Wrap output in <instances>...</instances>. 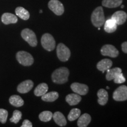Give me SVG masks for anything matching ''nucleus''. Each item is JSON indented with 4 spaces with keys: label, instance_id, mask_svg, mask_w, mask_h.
<instances>
[{
    "label": "nucleus",
    "instance_id": "f257e3e1",
    "mask_svg": "<svg viewBox=\"0 0 127 127\" xmlns=\"http://www.w3.org/2000/svg\"><path fill=\"white\" fill-rule=\"evenodd\" d=\"M69 75V69L66 67H60L52 72V81L57 84H63L68 81Z\"/></svg>",
    "mask_w": 127,
    "mask_h": 127
},
{
    "label": "nucleus",
    "instance_id": "f03ea898",
    "mask_svg": "<svg viewBox=\"0 0 127 127\" xmlns=\"http://www.w3.org/2000/svg\"><path fill=\"white\" fill-rule=\"evenodd\" d=\"M91 22L96 27H101L104 24L105 16L102 7H98L94 10L91 15Z\"/></svg>",
    "mask_w": 127,
    "mask_h": 127
},
{
    "label": "nucleus",
    "instance_id": "7ed1b4c3",
    "mask_svg": "<svg viewBox=\"0 0 127 127\" xmlns=\"http://www.w3.org/2000/svg\"><path fill=\"white\" fill-rule=\"evenodd\" d=\"M16 58L20 64L25 66L32 65L34 61L33 57L30 53L24 51L17 52L16 54Z\"/></svg>",
    "mask_w": 127,
    "mask_h": 127
},
{
    "label": "nucleus",
    "instance_id": "20e7f679",
    "mask_svg": "<svg viewBox=\"0 0 127 127\" xmlns=\"http://www.w3.org/2000/svg\"><path fill=\"white\" fill-rule=\"evenodd\" d=\"M22 38L25 40L30 46L35 47L37 45L38 41L35 34L34 32L28 28H25L21 33Z\"/></svg>",
    "mask_w": 127,
    "mask_h": 127
},
{
    "label": "nucleus",
    "instance_id": "39448f33",
    "mask_svg": "<svg viewBox=\"0 0 127 127\" xmlns=\"http://www.w3.org/2000/svg\"><path fill=\"white\" fill-rule=\"evenodd\" d=\"M41 45L48 51H52L55 48V41L53 36L48 33L44 34L41 39Z\"/></svg>",
    "mask_w": 127,
    "mask_h": 127
},
{
    "label": "nucleus",
    "instance_id": "423d86ee",
    "mask_svg": "<svg viewBox=\"0 0 127 127\" xmlns=\"http://www.w3.org/2000/svg\"><path fill=\"white\" fill-rule=\"evenodd\" d=\"M57 55L58 59L62 62L67 61L71 56L69 49L63 43H60L57 47Z\"/></svg>",
    "mask_w": 127,
    "mask_h": 127
},
{
    "label": "nucleus",
    "instance_id": "0eeeda50",
    "mask_svg": "<svg viewBox=\"0 0 127 127\" xmlns=\"http://www.w3.org/2000/svg\"><path fill=\"white\" fill-rule=\"evenodd\" d=\"M48 8L57 15H61L64 12L63 4L58 0H50L49 1Z\"/></svg>",
    "mask_w": 127,
    "mask_h": 127
},
{
    "label": "nucleus",
    "instance_id": "6e6552de",
    "mask_svg": "<svg viewBox=\"0 0 127 127\" xmlns=\"http://www.w3.org/2000/svg\"><path fill=\"white\" fill-rule=\"evenodd\" d=\"M113 99L116 101H124L127 100V87L121 85L114 91Z\"/></svg>",
    "mask_w": 127,
    "mask_h": 127
},
{
    "label": "nucleus",
    "instance_id": "1a4fd4ad",
    "mask_svg": "<svg viewBox=\"0 0 127 127\" xmlns=\"http://www.w3.org/2000/svg\"><path fill=\"white\" fill-rule=\"evenodd\" d=\"M101 54L104 56H108L111 58H115L119 55V51L114 45L106 44L101 49Z\"/></svg>",
    "mask_w": 127,
    "mask_h": 127
},
{
    "label": "nucleus",
    "instance_id": "9d476101",
    "mask_svg": "<svg viewBox=\"0 0 127 127\" xmlns=\"http://www.w3.org/2000/svg\"><path fill=\"white\" fill-rule=\"evenodd\" d=\"M71 88L74 93L80 95H85L88 93L89 88L87 85L74 82L71 85Z\"/></svg>",
    "mask_w": 127,
    "mask_h": 127
},
{
    "label": "nucleus",
    "instance_id": "9b49d317",
    "mask_svg": "<svg viewBox=\"0 0 127 127\" xmlns=\"http://www.w3.org/2000/svg\"><path fill=\"white\" fill-rule=\"evenodd\" d=\"M34 87V82L32 81L25 80L24 81L21 82L17 87V91L21 94H25L31 91Z\"/></svg>",
    "mask_w": 127,
    "mask_h": 127
},
{
    "label": "nucleus",
    "instance_id": "f8f14e48",
    "mask_svg": "<svg viewBox=\"0 0 127 127\" xmlns=\"http://www.w3.org/2000/svg\"><path fill=\"white\" fill-rule=\"evenodd\" d=\"M117 25H122L124 24L127 19V14L123 11H118L115 12L111 17Z\"/></svg>",
    "mask_w": 127,
    "mask_h": 127
},
{
    "label": "nucleus",
    "instance_id": "ddd939ff",
    "mask_svg": "<svg viewBox=\"0 0 127 127\" xmlns=\"http://www.w3.org/2000/svg\"><path fill=\"white\" fill-rule=\"evenodd\" d=\"M1 21L5 25L11 24H15L18 21V18L13 14L5 12L3 14L1 17Z\"/></svg>",
    "mask_w": 127,
    "mask_h": 127
},
{
    "label": "nucleus",
    "instance_id": "4468645a",
    "mask_svg": "<svg viewBox=\"0 0 127 127\" xmlns=\"http://www.w3.org/2000/svg\"><path fill=\"white\" fill-rule=\"evenodd\" d=\"M112 65V62L111 60L105 58L101 60L99 62H98L97 65H96V68L98 70L102 71L104 73L105 71H107L110 68Z\"/></svg>",
    "mask_w": 127,
    "mask_h": 127
},
{
    "label": "nucleus",
    "instance_id": "2eb2a0df",
    "mask_svg": "<svg viewBox=\"0 0 127 127\" xmlns=\"http://www.w3.org/2000/svg\"><path fill=\"white\" fill-rule=\"evenodd\" d=\"M82 98L80 95L78 94H70L66 95L65 100L69 105L74 106L78 104L80 101H81Z\"/></svg>",
    "mask_w": 127,
    "mask_h": 127
},
{
    "label": "nucleus",
    "instance_id": "dca6fc26",
    "mask_svg": "<svg viewBox=\"0 0 127 127\" xmlns=\"http://www.w3.org/2000/svg\"><path fill=\"white\" fill-rule=\"evenodd\" d=\"M98 102L101 105H105L108 101V94L104 89H100L97 93Z\"/></svg>",
    "mask_w": 127,
    "mask_h": 127
},
{
    "label": "nucleus",
    "instance_id": "f3484780",
    "mask_svg": "<svg viewBox=\"0 0 127 127\" xmlns=\"http://www.w3.org/2000/svg\"><path fill=\"white\" fill-rule=\"evenodd\" d=\"M55 123L60 127H65L66 125V120L64 115L61 112L57 111L53 114L52 116Z\"/></svg>",
    "mask_w": 127,
    "mask_h": 127
},
{
    "label": "nucleus",
    "instance_id": "a211bd4d",
    "mask_svg": "<svg viewBox=\"0 0 127 127\" xmlns=\"http://www.w3.org/2000/svg\"><path fill=\"white\" fill-rule=\"evenodd\" d=\"M91 117L88 114H84L80 115L77 122L78 127H87L91 123Z\"/></svg>",
    "mask_w": 127,
    "mask_h": 127
},
{
    "label": "nucleus",
    "instance_id": "6ab92c4d",
    "mask_svg": "<svg viewBox=\"0 0 127 127\" xmlns=\"http://www.w3.org/2000/svg\"><path fill=\"white\" fill-rule=\"evenodd\" d=\"M104 30L108 33L114 32L117 29V24L112 19H108L104 23Z\"/></svg>",
    "mask_w": 127,
    "mask_h": 127
},
{
    "label": "nucleus",
    "instance_id": "aec40b11",
    "mask_svg": "<svg viewBox=\"0 0 127 127\" xmlns=\"http://www.w3.org/2000/svg\"><path fill=\"white\" fill-rule=\"evenodd\" d=\"M48 90V86L47 84L46 83H41L35 88L34 93L36 96H41L47 93Z\"/></svg>",
    "mask_w": 127,
    "mask_h": 127
},
{
    "label": "nucleus",
    "instance_id": "412c9836",
    "mask_svg": "<svg viewBox=\"0 0 127 127\" xmlns=\"http://www.w3.org/2000/svg\"><path fill=\"white\" fill-rule=\"evenodd\" d=\"M59 97V94L56 91H51L41 96V99L45 102H54Z\"/></svg>",
    "mask_w": 127,
    "mask_h": 127
},
{
    "label": "nucleus",
    "instance_id": "4be33fe9",
    "mask_svg": "<svg viewBox=\"0 0 127 127\" xmlns=\"http://www.w3.org/2000/svg\"><path fill=\"white\" fill-rule=\"evenodd\" d=\"M121 72H122V69L120 68L116 67L112 69H107V73L106 74V79L108 81H111L118 76Z\"/></svg>",
    "mask_w": 127,
    "mask_h": 127
},
{
    "label": "nucleus",
    "instance_id": "5701e85b",
    "mask_svg": "<svg viewBox=\"0 0 127 127\" xmlns=\"http://www.w3.org/2000/svg\"><path fill=\"white\" fill-rule=\"evenodd\" d=\"M9 103L15 107H21L24 104V100L19 95H13L9 98Z\"/></svg>",
    "mask_w": 127,
    "mask_h": 127
},
{
    "label": "nucleus",
    "instance_id": "b1692460",
    "mask_svg": "<svg viewBox=\"0 0 127 127\" xmlns=\"http://www.w3.org/2000/svg\"><path fill=\"white\" fill-rule=\"evenodd\" d=\"M15 14L18 17L23 20H28L30 17L29 12L22 7L16 8Z\"/></svg>",
    "mask_w": 127,
    "mask_h": 127
},
{
    "label": "nucleus",
    "instance_id": "393cba45",
    "mask_svg": "<svg viewBox=\"0 0 127 127\" xmlns=\"http://www.w3.org/2000/svg\"><path fill=\"white\" fill-rule=\"evenodd\" d=\"M123 2V0H103L102 5L105 7L112 8L120 6Z\"/></svg>",
    "mask_w": 127,
    "mask_h": 127
},
{
    "label": "nucleus",
    "instance_id": "a878e982",
    "mask_svg": "<svg viewBox=\"0 0 127 127\" xmlns=\"http://www.w3.org/2000/svg\"><path fill=\"white\" fill-rule=\"evenodd\" d=\"M81 115V110L78 108H73L71 109L68 115V120L69 121H74L78 119Z\"/></svg>",
    "mask_w": 127,
    "mask_h": 127
},
{
    "label": "nucleus",
    "instance_id": "bb28decb",
    "mask_svg": "<svg viewBox=\"0 0 127 127\" xmlns=\"http://www.w3.org/2000/svg\"><path fill=\"white\" fill-rule=\"evenodd\" d=\"M53 114L51 111H45L41 112L39 115V119L42 122H48L51 120Z\"/></svg>",
    "mask_w": 127,
    "mask_h": 127
},
{
    "label": "nucleus",
    "instance_id": "cd10ccee",
    "mask_svg": "<svg viewBox=\"0 0 127 127\" xmlns=\"http://www.w3.org/2000/svg\"><path fill=\"white\" fill-rule=\"evenodd\" d=\"M22 118V113L21 112L18 110H15L13 112L12 117L10 118V122L14 124H17Z\"/></svg>",
    "mask_w": 127,
    "mask_h": 127
},
{
    "label": "nucleus",
    "instance_id": "c85d7f7f",
    "mask_svg": "<svg viewBox=\"0 0 127 127\" xmlns=\"http://www.w3.org/2000/svg\"><path fill=\"white\" fill-rule=\"evenodd\" d=\"M8 113L6 109H0V122L2 124H5L7 122Z\"/></svg>",
    "mask_w": 127,
    "mask_h": 127
},
{
    "label": "nucleus",
    "instance_id": "c756f323",
    "mask_svg": "<svg viewBox=\"0 0 127 127\" xmlns=\"http://www.w3.org/2000/svg\"><path fill=\"white\" fill-rule=\"evenodd\" d=\"M114 81L116 84H122L125 81V78L123 73L121 72L118 76H117L114 79Z\"/></svg>",
    "mask_w": 127,
    "mask_h": 127
},
{
    "label": "nucleus",
    "instance_id": "7c9ffc66",
    "mask_svg": "<svg viewBox=\"0 0 127 127\" xmlns=\"http://www.w3.org/2000/svg\"><path fill=\"white\" fill-rule=\"evenodd\" d=\"M32 127V124L31 121H30L28 120H25L23 121V124L21 127Z\"/></svg>",
    "mask_w": 127,
    "mask_h": 127
},
{
    "label": "nucleus",
    "instance_id": "2f4dec72",
    "mask_svg": "<svg viewBox=\"0 0 127 127\" xmlns=\"http://www.w3.org/2000/svg\"><path fill=\"white\" fill-rule=\"evenodd\" d=\"M122 50L123 51L125 54H127V42H124L121 45Z\"/></svg>",
    "mask_w": 127,
    "mask_h": 127
},
{
    "label": "nucleus",
    "instance_id": "473e14b6",
    "mask_svg": "<svg viewBox=\"0 0 127 127\" xmlns=\"http://www.w3.org/2000/svg\"><path fill=\"white\" fill-rule=\"evenodd\" d=\"M124 7V5H122V6H121V8H123Z\"/></svg>",
    "mask_w": 127,
    "mask_h": 127
},
{
    "label": "nucleus",
    "instance_id": "72a5a7b5",
    "mask_svg": "<svg viewBox=\"0 0 127 127\" xmlns=\"http://www.w3.org/2000/svg\"><path fill=\"white\" fill-rule=\"evenodd\" d=\"M42 10H40V11H39V12H40V13H42Z\"/></svg>",
    "mask_w": 127,
    "mask_h": 127
}]
</instances>
